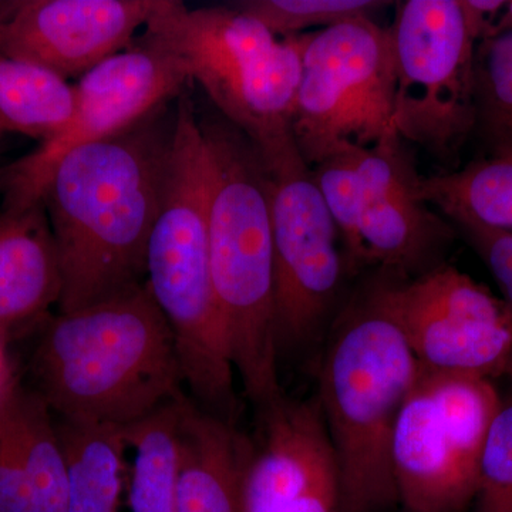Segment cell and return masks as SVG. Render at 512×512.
<instances>
[{"label": "cell", "mask_w": 512, "mask_h": 512, "mask_svg": "<svg viewBox=\"0 0 512 512\" xmlns=\"http://www.w3.org/2000/svg\"><path fill=\"white\" fill-rule=\"evenodd\" d=\"M174 128L175 104H165L57 161L40 201L62 265L59 313L146 284L148 239L163 200Z\"/></svg>", "instance_id": "obj_1"}, {"label": "cell", "mask_w": 512, "mask_h": 512, "mask_svg": "<svg viewBox=\"0 0 512 512\" xmlns=\"http://www.w3.org/2000/svg\"><path fill=\"white\" fill-rule=\"evenodd\" d=\"M146 284L173 332L194 403L231 421L235 369L211 276L210 161L188 92L175 101L173 147L148 239Z\"/></svg>", "instance_id": "obj_2"}, {"label": "cell", "mask_w": 512, "mask_h": 512, "mask_svg": "<svg viewBox=\"0 0 512 512\" xmlns=\"http://www.w3.org/2000/svg\"><path fill=\"white\" fill-rule=\"evenodd\" d=\"M35 369L57 419L128 427L183 396L173 332L147 284L59 313Z\"/></svg>", "instance_id": "obj_3"}, {"label": "cell", "mask_w": 512, "mask_h": 512, "mask_svg": "<svg viewBox=\"0 0 512 512\" xmlns=\"http://www.w3.org/2000/svg\"><path fill=\"white\" fill-rule=\"evenodd\" d=\"M210 161V261L235 375L262 410L284 396L275 323L271 177L258 147L220 113L198 116Z\"/></svg>", "instance_id": "obj_4"}, {"label": "cell", "mask_w": 512, "mask_h": 512, "mask_svg": "<svg viewBox=\"0 0 512 512\" xmlns=\"http://www.w3.org/2000/svg\"><path fill=\"white\" fill-rule=\"evenodd\" d=\"M420 365L376 289L345 312L319 370V404L340 481V512H390L394 429Z\"/></svg>", "instance_id": "obj_5"}, {"label": "cell", "mask_w": 512, "mask_h": 512, "mask_svg": "<svg viewBox=\"0 0 512 512\" xmlns=\"http://www.w3.org/2000/svg\"><path fill=\"white\" fill-rule=\"evenodd\" d=\"M143 39L173 56L261 154L291 143L305 33L281 39L235 6L161 0Z\"/></svg>", "instance_id": "obj_6"}, {"label": "cell", "mask_w": 512, "mask_h": 512, "mask_svg": "<svg viewBox=\"0 0 512 512\" xmlns=\"http://www.w3.org/2000/svg\"><path fill=\"white\" fill-rule=\"evenodd\" d=\"M503 397L493 380L420 367L397 419L394 483L404 512H468Z\"/></svg>", "instance_id": "obj_7"}, {"label": "cell", "mask_w": 512, "mask_h": 512, "mask_svg": "<svg viewBox=\"0 0 512 512\" xmlns=\"http://www.w3.org/2000/svg\"><path fill=\"white\" fill-rule=\"evenodd\" d=\"M396 66L392 36L359 18L305 33L292 136L315 165L343 143L375 146L393 127Z\"/></svg>", "instance_id": "obj_8"}, {"label": "cell", "mask_w": 512, "mask_h": 512, "mask_svg": "<svg viewBox=\"0 0 512 512\" xmlns=\"http://www.w3.org/2000/svg\"><path fill=\"white\" fill-rule=\"evenodd\" d=\"M389 30L394 130L431 156H453L476 131L478 42L460 0H406L397 5Z\"/></svg>", "instance_id": "obj_9"}, {"label": "cell", "mask_w": 512, "mask_h": 512, "mask_svg": "<svg viewBox=\"0 0 512 512\" xmlns=\"http://www.w3.org/2000/svg\"><path fill=\"white\" fill-rule=\"evenodd\" d=\"M262 157L271 177L275 323L281 353L315 338L338 298L346 259L338 228L295 140Z\"/></svg>", "instance_id": "obj_10"}, {"label": "cell", "mask_w": 512, "mask_h": 512, "mask_svg": "<svg viewBox=\"0 0 512 512\" xmlns=\"http://www.w3.org/2000/svg\"><path fill=\"white\" fill-rule=\"evenodd\" d=\"M376 292L423 369L504 376L512 355V306L470 275L440 264Z\"/></svg>", "instance_id": "obj_11"}, {"label": "cell", "mask_w": 512, "mask_h": 512, "mask_svg": "<svg viewBox=\"0 0 512 512\" xmlns=\"http://www.w3.org/2000/svg\"><path fill=\"white\" fill-rule=\"evenodd\" d=\"M191 82L181 64L141 37L80 77L72 120L62 133L40 144L0 175L2 208L37 204L57 161L74 148L114 136L173 103Z\"/></svg>", "instance_id": "obj_12"}, {"label": "cell", "mask_w": 512, "mask_h": 512, "mask_svg": "<svg viewBox=\"0 0 512 512\" xmlns=\"http://www.w3.org/2000/svg\"><path fill=\"white\" fill-rule=\"evenodd\" d=\"M241 480L242 512H340L338 463L315 400L259 410Z\"/></svg>", "instance_id": "obj_13"}, {"label": "cell", "mask_w": 512, "mask_h": 512, "mask_svg": "<svg viewBox=\"0 0 512 512\" xmlns=\"http://www.w3.org/2000/svg\"><path fill=\"white\" fill-rule=\"evenodd\" d=\"M161 0H19L0 6V53L82 77L133 45Z\"/></svg>", "instance_id": "obj_14"}, {"label": "cell", "mask_w": 512, "mask_h": 512, "mask_svg": "<svg viewBox=\"0 0 512 512\" xmlns=\"http://www.w3.org/2000/svg\"><path fill=\"white\" fill-rule=\"evenodd\" d=\"M421 175L404 140L390 131L363 148L360 161V235L366 264L416 278L434 266L454 228L424 201Z\"/></svg>", "instance_id": "obj_15"}, {"label": "cell", "mask_w": 512, "mask_h": 512, "mask_svg": "<svg viewBox=\"0 0 512 512\" xmlns=\"http://www.w3.org/2000/svg\"><path fill=\"white\" fill-rule=\"evenodd\" d=\"M0 512H67V467L57 421L39 393L0 400Z\"/></svg>", "instance_id": "obj_16"}, {"label": "cell", "mask_w": 512, "mask_h": 512, "mask_svg": "<svg viewBox=\"0 0 512 512\" xmlns=\"http://www.w3.org/2000/svg\"><path fill=\"white\" fill-rule=\"evenodd\" d=\"M63 276L43 202L0 210V332L59 305Z\"/></svg>", "instance_id": "obj_17"}, {"label": "cell", "mask_w": 512, "mask_h": 512, "mask_svg": "<svg viewBox=\"0 0 512 512\" xmlns=\"http://www.w3.org/2000/svg\"><path fill=\"white\" fill-rule=\"evenodd\" d=\"M248 437L185 397L180 420L177 512H242Z\"/></svg>", "instance_id": "obj_18"}, {"label": "cell", "mask_w": 512, "mask_h": 512, "mask_svg": "<svg viewBox=\"0 0 512 512\" xmlns=\"http://www.w3.org/2000/svg\"><path fill=\"white\" fill-rule=\"evenodd\" d=\"M67 467V512H120L127 477L124 427L56 419Z\"/></svg>", "instance_id": "obj_19"}, {"label": "cell", "mask_w": 512, "mask_h": 512, "mask_svg": "<svg viewBox=\"0 0 512 512\" xmlns=\"http://www.w3.org/2000/svg\"><path fill=\"white\" fill-rule=\"evenodd\" d=\"M185 396L124 427L130 512H177L180 420Z\"/></svg>", "instance_id": "obj_20"}, {"label": "cell", "mask_w": 512, "mask_h": 512, "mask_svg": "<svg viewBox=\"0 0 512 512\" xmlns=\"http://www.w3.org/2000/svg\"><path fill=\"white\" fill-rule=\"evenodd\" d=\"M420 191L453 224L512 231V156H493L453 173L421 177Z\"/></svg>", "instance_id": "obj_21"}, {"label": "cell", "mask_w": 512, "mask_h": 512, "mask_svg": "<svg viewBox=\"0 0 512 512\" xmlns=\"http://www.w3.org/2000/svg\"><path fill=\"white\" fill-rule=\"evenodd\" d=\"M76 89L45 67L0 53V120L40 144L59 136L72 120Z\"/></svg>", "instance_id": "obj_22"}, {"label": "cell", "mask_w": 512, "mask_h": 512, "mask_svg": "<svg viewBox=\"0 0 512 512\" xmlns=\"http://www.w3.org/2000/svg\"><path fill=\"white\" fill-rule=\"evenodd\" d=\"M474 79L476 130L493 156H512V32L478 42Z\"/></svg>", "instance_id": "obj_23"}, {"label": "cell", "mask_w": 512, "mask_h": 512, "mask_svg": "<svg viewBox=\"0 0 512 512\" xmlns=\"http://www.w3.org/2000/svg\"><path fill=\"white\" fill-rule=\"evenodd\" d=\"M363 148L343 143L312 165L313 180L339 231L340 242L350 265L366 264L365 247L360 235L362 185L360 161Z\"/></svg>", "instance_id": "obj_24"}, {"label": "cell", "mask_w": 512, "mask_h": 512, "mask_svg": "<svg viewBox=\"0 0 512 512\" xmlns=\"http://www.w3.org/2000/svg\"><path fill=\"white\" fill-rule=\"evenodd\" d=\"M379 0H247L235 8L261 22L276 37H293L311 28H330L389 6Z\"/></svg>", "instance_id": "obj_25"}, {"label": "cell", "mask_w": 512, "mask_h": 512, "mask_svg": "<svg viewBox=\"0 0 512 512\" xmlns=\"http://www.w3.org/2000/svg\"><path fill=\"white\" fill-rule=\"evenodd\" d=\"M468 512H512V396L501 400L491 424L476 498Z\"/></svg>", "instance_id": "obj_26"}, {"label": "cell", "mask_w": 512, "mask_h": 512, "mask_svg": "<svg viewBox=\"0 0 512 512\" xmlns=\"http://www.w3.org/2000/svg\"><path fill=\"white\" fill-rule=\"evenodd\" d=\"M454 225L483 259L500 286L505 301L512 306V231L481 227L470 222Z\"/></svg>", "instance_id": "obj_27"}, {"label": "cell", "mask_w": 512, "mask_h": 512, "mask_svg": "<svg viewBox=\"0 0 512 512\" xmlns=\"http://www.w3.org/2000/svg\"><path fill=\"white\" fill-rule=\"evenodd\" d=\"M460 2L466 15L468 28L477 42H481L487 36L495 19L507 3L504 0H460Z\"/></svg>", "instance_id": "obj_28"}, {"label": "cell", "mask_w": 512, "mask_h": 512, "mask_svg": "<svg viewBox=\"0 0 512 512\" xmlns=\"http://www.w3.org/2000/svg\"><path fill=\"white\" fill-rule=\"evenodd\" d=\"M3 335L5 333L0 332V400L13 387L12 380H10L8 357H6L5 345H3Z\"/></svg>", "instance_id": "obj_29"}, {"label": "cell", "mask_w": 512, "mask_h": 512, "mask_svg": "<svg viewBox=\"0 0 512 512\" xmlns=\"http://www.w3.org/2000/svg\"><path fill=\"white\" fill-rule=\"evenodd\" d=\"M504 376H507L512 383V355L510 357V362H508L507 369H505Z\"/></svg>", "instance_id": "obj_30"}, {"label": "cell", "mask_w": 512, "mask_h": 512, "mask_svg": "<svg viewBox=\"0 0 512 512\" xmlns=\"http://www.w3.org/2000/svg\"><path fill=\"white\" fill-rule=\"evenodd\" d=\"M5 131H8V130H6V127H5V124H3V121L0 120V137L3 136V133H5Z\"/></svg>", "instance_id": "obj_31"}]
</instances>
